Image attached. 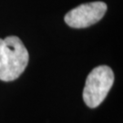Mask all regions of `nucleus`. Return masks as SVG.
Here are the masks:
<instances>
[{"instance_id": "obj_1", "label": "nucleus", "mask_w": 123, "mask_h": 123, "mask_svg": "<svg viewBox=\"0 0 123 123\" xmlns=\"http://www.w3.org/2000/svg\"><path fill=\"white\" fill-rule=\"evenodd\" d=\"M29 55L19 37L10 36L0 38V79L12 81L22 74L27 66Z\"/></svg>"}, {"instance_id": "obj_2", "label": "nucleus", "mask_w": 123, "mask_h": 123, "mask_svg": "<svg viewBox=\"0 0 123 123\" xmlns=\"http://www.w3.org/2000/svg\"><path fill=\"white\" fill-rule=\"evenodd\" d=\"M114 82V73L108 66H99L93 69L86 79L83 99L89 108H97L105 99Z\"/></svg>"}, {"instance_id": "obj_3", "label": "nucleus", "mask_w": 123, "mask_h": 123, "mask_svg": "<svg viewBox=\"0 0 123 123\" xmlns=\"http://www.w3.org/2000/svg\"><path fill=\"white\" fill-rule=\"evenodd\" d=\"M107 5L104 2H91L82 4L68 12L65 22L74 28H85L96 24L104 17Z\"/></svg>"}]
</instances>
